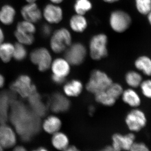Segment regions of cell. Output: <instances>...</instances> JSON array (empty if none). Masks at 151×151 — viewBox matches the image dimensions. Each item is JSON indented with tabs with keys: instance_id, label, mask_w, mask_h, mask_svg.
<instances>
[{
	"instance_id": "6da1fadb",
	"label": "cell",
	"mask_w": 151,
	"mask_h": 151,
	"mask_svg": "<svg viewBox=\"0 0 151 151\" xmlns=\"http://www.w3.org/2000/svg\"><path fill=\"white\" fill-rule=\"evenodd\" d=\"M9 120L21 139L28 142L39 133L42 128L40 118L22 101H12Z\"/></svg>"
},
{
	"instance_id": "ee69618b",
	"label": "cell",
	"mask_w": 151,
	"mask_h": 151,
	"mask_svg": "<svg viewBox=\"0 0 151 151\" xmlns=\"http://www.w3.org/2000/svg\"><path fill=\"white\" fill-rule=\"evenodd\" d=\"M102 1L104 2L107 3V4H112L117 2L120 0H102Z\"/></svg>"
},
{
	"instance_id": "83f0119b",
	"label": "cell",
	"mask_w": 151,
	"mask_h": 151,
	"mask_svg": "<svg viewBox=\"0 0 151 151\" xmlns=\"http://www.w3.org/2000/svg\"><path fill=\"white\" fill-rule=\"evenodd\" d=\"M95 98L98 103L107 106L114 105L117 100L106 89L95 94Z\"/></svg>"
},
{
	"instance_id": "7402d4cb",
	"label": "cell",
	"mask_w": 151,
	"mask_h": 151,
	"mask_svg": "<svg viewBox=\"0 0 151 151\" xmlns=\"http://www.w3.org/2000/svg\"><path fill=\"white\" fill-rule=\"evenodd\" d=\"M83 89V84L81 81L77 79H73L64 85L63 90L67 97H76L81 94Z\"/></svg>"
},
{
	"instance_id": "3957f363",
	"label": "cell",
	"mask_w": 151,
	"mask_h": 151,
	"mask_svg": "<svg viewBox=\"0 0 151 151\" xmlns=\"http://www.w3.org/2000/svg\"><path fill=\"white\" fill-rule=\"evenodd\" d=\"M108 38L107 35L100 33L94 35L89 42V51L91 58L100 60L108 55Z\"/></svg>"
},
{
	"instance_id": "1f68e13d",
	"label": "cell",
	"mask_w": 151,
	"mask_h": 151,
	"mask_svg": "<svg viewBox=\"0 0 151 151\" xmlns=\"http://www.w3.org/2000/svg\"><path fill=\"white\" fill-rule=\"evenodd\" d=\"M33 24L26 20L19 22L17 24L16 30L22 32L34 35L36 32V29Z\"/></svg>"
},
{
	"instance_id": "4dcf8cb0",
	"label": "cell",
	"mask_w": 151,
	"mask_h": 151,
	"mask_svg": "<svg viewBox=\"0 0 151 151\" xmlns=\"http://www.w3.org/2000/svg\"><path fill=\"white\" fill-rule=\"evenodd\" d=\"M27 50L24 45L17 42L14 45L13 58L17 61H22L26 58Z\"/></svg>"
},
{
	"instance_id": "836d02e7",
	"label": "cell",
	"mask_w": 151,
	"mask_h": 151,
	"mask_svg": "<svg viewBox=\"0 0 151 151\" xmlns=\"http://www.w3.org/2000/svg\"><path fill=\"white\" fill-rule=\"evenodd\" d=\"M106 90L116 100H117L120 96H122L124 91L122 85L118 83H112Z\"/></svg>"
},
{
	"instance_id": "ba28073f",
	"label": "cell",
	"mask_w": 151,
	"mask_h": 151,
	"mask_svg": "<svg viewBox=\"0 0 151 151\" xmlns=\"http://www.w3.org/2000/svg\"><path fill=\"white\" fill-rule=\"evenodd\" d=\"M64 52V58L70 65H78L84 62L87 54V50L81 42H72Z\"/></svg>"
},
{
	"instance_id": "8d00e7d4",
	"label": "cell",
	"mask_w": 151,
	"mask_h": 151,
	"mask_svg": "<svg viewBox=\"0 0 151 151\" xmlns=\"http://www.w3.org/2000/svg\"><path fill=\"white\" fill-rule=\"evenodd\" d=\"M51 79L52 81L55 84H62L65 81V78L60 77L57 76L52 74L51 76Z\"/></svg>"
},
{
	"instance_id": "f35d334b",
	"label": "cell",
	"mask_w": 151,
	"mask_h": 151,
	"mask_svg": "<svg viewBox=\"0 0 151 151\" xmlns=\"http://www.w3.org/2000/svg\"><path fill=\"white\" fill-rule=\"evenodd\" d=\"M63 151H80L74 146H69L65 150Z\"/></svg>"
},
{
	"instance_id": "7dc6e473",
	"label": "cell",
	"mask_w": 151,
	"mask_h": 151,
	"mask_svg": "<svg viewBox=\"0 0 151 151\" xmlns=\"http://www.w3.org/2000/svg\"><path fill=\"white\" fill-rule=\"evenodd\" d=\"M94 107H91L90 108H89V113H90V114H92L94 113Z\"/></svg>"
},
{
	"instance_id": "5b68a950",
	"label": "cell",
	"mask_w": 151,
	"mask_h": 151,
	"mask_svg": "<svg viewBox=\"0 0 151 151\" xmlns=\"http://www.w3.org/2000/svg\"><path fill=\"white\" fill-rule=\"evenodd\" d=\"M132 17L126 11L114 10L110 14L109 23L111 29L117 33H123L128 30L132 24Z\"/></svg>"
},
{
	"instance_id": "44dd1931",
	"label": "cell",
	"mask_w": 151,
	"mask_h": 151,
	"mask_svg": "<svg viewBox=\"0 0 151 151\" xmlns=\"http://www.w3.org/2000/svg\"><path fill=\"white\" fill-rule=\"evenodd\" d=\"M135 68L140 73L148 77L151 76V58L146 55L138 57L135 60Z\"/></svg>"
},
{
	"instance_id": "f546056e",
	"label": "cell",
	"mask_w": 151,
	"mask_h": 151,
	"mask_svg": "<svg viewBox=\"0 0 151 151\" xmlns=\"http://www.w3.org/2000/svg\"><path fill=\"white\" fill-rule=\"evenodd\" d=\"M135 6L139 13L147 16L151 11V0H135Z\"/></svg>"
},
{
	"instance_id": "7c38bea8",
	"label": "cell",
	"mask_w": 151,
	"mask_h": 151,
	"mask_svg": "<svg viewBox=\"0 0 151 151\" xmlns=\"http://www.w3.org/2000/svg\"><path fill=\"white\" fill-rule=\"evenodd\" d=\"M135 136L133 133L126 135L114 134L112 137V147L116 151H130L135 142Z\"/></svg>"
},
{
	"instance_id": "b9f144b4",
	"label": "cell",
	"mask_w": 151,
	"mask_h": 151,
	"mask_svg": "<svg viewBox=\"0 0 151 151\" xmlns=\"http://www.w3.org/2000/svg\"><path fill=\"white\" fill-rule=\"evenodd\" d=\"M4 40V34L2 29L0 27V44L3 43Z\"/></svg>"
},
{
	"instance_id": "4316f807",
	"label": "cell",
	"mask_w": 151,
	"mask_h": 151,
	"mask_svg": "<svg viewBox=\"0 0 151 151\" xmlns=\"http://www.w3.org/2000/svg\"><path fill=\"white\" fill-rule=\"evenodd\" d=\"M73 7L75 14L85 15L92 9L93 4L90 0H76Z\"/></svg>"
},
{
	"instance_id": "52a82bcc",
	"label": "cell",
	"mask_w": 151,
	"mask_h": 151,
	"mask_svg": "<svg viewBox=\"0 0 151 151\" xmlns=\"http://www.w3.org/2000/svg\"><path fill=\"white\" fill-rule=\"evenodd\" d=\"M30 59L41 72L48 70L52 61L50 52L48 49L44 47H39L32 50L30 54Z\"/></svg>"
},
{
	"instance_id": "ffe728a7",
	"label": "cell",
	"mask_w": 151,
	"mask_h": 151,
	"mask_svg": "<svg viewBox=\"0 0 151 151\" xmlns=\"http://www.w3.org/2000/svg\"><path fill=\"white\" fill-rule=\"evenodd\" d=\"M62 126V122L57 116L52 115L48 116L42 124L44 131L49 134H53L59 132Z\"/></svg>"
},
{
	"instance_id": "603a6c76",
	"label": "cell",
	"mask_w": 151,
	"mask_h": 151,
	"mask_svg": "<svg viewBox=\"0 0 151 151\" xmlns=\"http://www.w3.org/2000/svg\"><path fill=\"white\" fill-rule=\"evenodd\" d=\"M51 144L54 148L63 151L69 146V140L67 135L58 132L52 135Z\"/></svg>"
},
{
	"instance_id": "9a60e30c",
	"label": "cell",
	"mask_w": 151,
	"mask_h": 151,
	"mask_svg": "<svg viewBox=\"0 0 151 151\" xmlns=\"http://www.w3.org/2000/svg\"><path fill=\"white\" fill-rule=\"evenodd\" d=\"M21 13L24 20L32 23L39 22L42 17V13L35 3H28L23 6Z\"/></svg>"
},
{
	"instance_id": "e575fe53",
	"label": "cell",
	"mask_w": 151,
	"mask_h": 151,
	"mask_svg": "<svg viewBox=\"0 0 151 151\" xmlns=\"http://www.w3.org/2000/svg\"><path fill=\"white\" fill-rule=\"evenodd\" d=\"M52 28L49 24H44L41 27L40 32L42 35L44 37H50L52 34Z\"/></svg>"
},
{
	"instance_id": "681fc988",
	"label": "cell",
	"mask_w": 151,
	"mask_h": 151,
	"mask_svg": "<svg viewBox=\"0 0 151 151\" xmlns=\"http://www.w3.org/2000/svg\"><path fill=\"white\" fill-rule=\"evenodd\" d=\"M4 148L0 145V151H4Z\"/></svg>"
},
{
	"instance_id": "2e32d148",
	"label": "cell",
	"mask_w": 151,
	"mask_h": 151,
	"mask_svg": "<svg viewBox=\"0 0 151 151\" xmlns=\"http://www.w3.org/2000/svg\"><path fill=\"white\" fill-rule=\"evenodd\" d=\"M27 99L29 107L37 116L41 118L46 114L47 108L46 105L43 103L37 90L33 92Z\"/></svg>"
},
{
	"instance_id": "d6986e66",
	"label": "cell",
	"mask_w": 151,
	"mask_h": 151,
	"mask_svg": "<svg viewBox=\"0 0 151 151\" xmlns=\"http://www.w3.org/2000/svg\"><path fill=\"white\" fill-rule=\"evenodd\" d=\"M88 21L85 15L75 14L70 17L69 25L71 30L76 33L84 32L88 27Z\"/></svg>"
},
{
	"instance_id": "e0dca14e",
	"label": "cell",
	"mask_w": 151,
	"mask_h": 151,
	"mask_svg": "<svg viewBox=\"0 0 151 151\" xmlns=\"http://www.w3.org/2000/svg\"><path fill=\"white\" fill-rule=\"evenodd\" d=\"M70 65L65 58H58L52 60L50 68L52 74L65 78L70 73Z\"/></svg>"
},
{
	"instance_id": "9c48e42d",
	"label": "cell",
	"mask_w": 151,
	"mask_h": 151,
	"mask_svg": "<svg viewBox=\"0 0 151 151\" xmlns=\"http://www.w3.org/2000/svg\"><path fill=\"white\" fill-rule=\"evenodd\" d=\"M11 90L23 98H27L33 92L37 90L36 87L32 84L29 76L27 75L19 76L11 84Z\"/></svg>"
},
{
	"instance_id": "8992f818",
	"label": "cell",
	"mask_w": 151,
	"mask_h": 151,
	"mask_svg": "<svg viewBox=\"0 0 151 151\" xmlns=\"http://www.w3.org/2000/svg\"><path fill=\"white\" fill-rule=\"evenodd\" d=\"M125 122L130 131L138 132L146 127L147 119L142 110L139 108H133L127 114Z\"/></svg>"
},
{
	"instance_id": "277c9868",
	"label": "cell",
	"mask_w": 151,
	"mask_h": 151,
	"mask_svg": "<svg viewBox=\"0 0 151 151\" xmlns=\"http://www.w3.org/2000/svg\"><path fill=\"white\" fill-rule=\"evenodd\" d=\"M113 83L112 79L105 72L94 70L91 73L86 88L88 92L95 94L106 90Z\"/></svg>"
},
{
	"instance_id": "30bf717a",
	"label": "cell",
	"mask_w": 151,
	"mask_h": 151,
	"mask_svg": "<svg viewBox=\"0 0 151 151\" xmlns=\"http://www.w3.org/2000/svg\"><path fill=\"white\" fill-rule=\"evenodd\" d=\"M16 132L6 124H0V145L4 149L13 148L17 142Z\"/></svg>"
},
{
	"instance_id": "484cf974",
	"label": "cell",
	"mask_w": 151,
	"mask_h": 151,
	"mask_svg": "<svg viewBox=\"0 0 151 151\" xmlns=\"http://www.w3.org/2000/svg\"><path fill=\"white\" fill-rule=\"evenodd\" d=\"M14 45L10 42H3L0 44V59L5 63L11 61L13 57Z\"/></svg>"
},
{
	"instance_id": "f1b7e54d",
	"label": "cell",
	"mask_w": 151,
	"mask_h": 151,
	"mask_svg": "<svg viewBox=\"0 0 151 151\" xmlns=\"http://www.w3.org/2000/svg\"><path fill=\"white\" fill-rule=\"evenodd\" d=\"M15 37L19 43L24 45H31L35 41L34 35L22 32L16 30L14 32Z\"/></svg>"
},
{
	"instance_id": "f6af8a7d",
	"label": "cell",
	"mask_w": 151,
	"mask_h": 151,
	"mask_svg": "<svg viewBox=\"0 0 151 151\" xmlns=\"http://www.w3.org/2000/svg\"><path fill=\"white\" fill-rule=\"evenodd\" d=\"M32 151H49L47 149L45 148V147H40L38 148L37 149H36L35 150H33Z\"/></svg>"
},
{
	"instance_id": "74e56055",
	"label": "cell",
	"mask_w": 151,
	"mask_h": 151,
	"mask_svg": "<svg viewBox=\"0 0 151 151\" xmlns=\"http://www.w3.org/2000/svg\"><path fill=\"white\" fill-rule=\"evenodd\" d=\"M13 148L12 151H27L23 146H15Z\"/></svg>"
},
{
	"instance_id": "7a4b0ae2",
	"label": "cell",
	"mask_w": 151,
	"mask_h": 151,
	"mask_svg": "<svg viewBox=\"0 0 151 151\" xmlns=\"http://www.w3.org/2000/svg\"><path fill=\"white\" fill-rule=\"evenodd\" d=\"M72 43V37L70 31L65 27L55 30L50 36V48L55 53H62Z\"/></svg>"
},
{
	"instance_id": "d4e9b609",
	"label": "cell",
	"mask_w": 151,
	"mask_h": 151,
	"mask_svg": "<svg viewBox=\"0 0 151 151\" xmlns=\"http://www.w3.org/2000/svg\"><path fill=\"white\" fill-rule=\"evenodd\" d=\"M125 79L127 85L130 88L134 89L139 87L144 80L141 73L134 70L128 71L125 75Z\"/></svg>"
},
{
	"instance_id": "8fae6325",
	"label": "cell",
	"mask_w": 151,
	"mask_h": 151,
	"mask_svg": "<svg viewBox=\"0 0 151 151\" xmlns=\"http://www.w3.org/2000/svg\"><path fill=\"white\" fill-rule=\"evenodd\" d=\"M42 16L49 24H58L63 18V11L59 5L47 4L45 6Z\"/></svg>"
},
{
	"instance_id": "c3c4849f",
	"label": "cell",
	"mask_w": 151,
	"mask_h": 151,
	"mask_svg": "<svg viewBox=\"0 0 151 151\" xmlns=\"http://www.w3.org/2000/svg\"><path fill=\"white\" fill-rule=\"evenodd\" d=\"M28 3H35L37 0H25Z\"/></svg>"
},
{
	"instance_id": "cb8c5ba5",
	"label": "cell",
	"mask_w": 151,
	"mask_h": 151,
	"mask_svg": "<svg viewBox=\"0 0 151 151\" xmlns=\"http://www.w3.org/2000/svg\"><path fill=\"white\" fill-rule=\"evenodd\" d=\"M16 15V11L10 5H5L0 10V22L3 24L9 25L13 23Z\"/></svg>"
},
{
	"instance_id": "7bdbcfd3",
	"label": "cell",
	"mask_w": 151,
	"mask_h": 151,
	"mask_svg": "<svg viewBox=\"0 0 151 151\" xmlns=\"http://www.w3.org/2000/svg\"><path fill=\"white\" fill-rule=\"evenodd\" d=\"M64 1V0H50V1L51 2V3L58 5L61 4Z\"/></svg>"
},
{
	"instance_id": "ac0fdd59",
	"label": "cell",
	"mask_w": 151,
	"mask_h": 151,
	"mask_svg": "<svg viewBox=\"0 0 151 151\" xmlns=\"http://www.w3.org/2000/svg\"><path fill=\"white\" fill-rule=\"evenodd\" d=\"M121 96L124 103L132 108H139L142 104L140 96L134 89L130 88L124 90Z\"/></svg>"
},
{
	"instance_id": "d590c367",
	"label": "cell",
	"mask_w": 151,
	"mask_h": 151,
	"mask_svg": "<svg viewBox=\"0 0 151 151\" xmlns=\"http://www.w3.org/2000/svg\"><path fill=\"white\" fill-rule=\"evenodd\" d=\"M129 151H150L147 146L142 142H134Z\"/></svg>"
},
{
	"instance_id": "d6a6232c",
	"label": "cell",
	"mask_w": 151,
	"mask_h": 151,
	"mask_svg": "<svg viewBox=\"0 0 151 151\" xmlns=\"http://www.w3.org/2000/svg\"><path fill=\"white\" fill-rule=\"evenodd\" d=\"M139 88L144 97L151 100V78L143 80Z\"/></svg>"
},
{
	"instance_id": "ab89813d",
	"label": "cell",
	"mask_w": 151,
	"mask_h": 151,
	"mask_svg": "<svg viewBox=\"0 0 151 151\" xmlns=\"http://www.w3.org/2000/svg\"><path fill=\"white\" fill-rule=\"evenodd\" d=\"M98 151H116L112 146H108Z\"/></svg>"
},
{
	"instance_id": "4fadbf2b",
	"label": "cell",
	"mask_w": 151,
	"mask_h": 151,
	"mask_svg": "<svg viewBox=\"0 0 151 151\" xmlns=\"http://www.w3.org/2000/svg\"><path fill=\"white\" fill-rule=\"evenodd\" d=\"M13 94L5 91L0 92V124H6L9 120L11 104L15 98Z\"/></svg>"
},
{
	"instance_id": "60d3db41",
	"label": "cell",
	"mask_w": 151,
	"mask_h": 151,
	"mask_svg": "<svg viewBox=\"0 0 151 151\" xmlns=\"http://www.w3.org/2000/svg\"><path fill=\"white\" fill-rule=\"evenodd\" d=\"M5 80L4 77L0 73V88H1L4 86L5 84Z\"/></svg>"
},
{
	"instance_id": "bcb514c9",
	"label": "cell",
	"mask_w": 151,
	"mask_h": 151,
	"mask_svg": "<svg viewBox=\"0 0 151 151\" xmlns=\"http://www.w3.org/2000/svg\"><path fill=\"white\" fill-rule=\"evenodd\" d=\"M147 16L148 22L149 24L151 26V11L147 15Z\"/></svg>"
},
{
	"instance_id": "5bb4252c",
	"label": "cell",
	"mask_w": 151,
	"mask_h": 151,
	"mask_svg": "<svg viewBox=\"0 0 151 151\" xmlns=\"http://www.w3.org/2000/svg\"><path fill=\"white\" fill-rule=\"evenodd\" d=\"M70 104V101L64 94L56 92L50 98V107L54 113H63L69 109Z\"/></svg>"
}]
</instances>
